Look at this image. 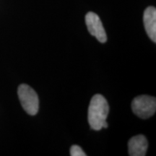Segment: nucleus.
<instances>
[{
	"label": "nucleus",
	"instance_id": "1",
	"mask_svg": "<svg viewBox=\"0 0 156 156\" xmlns=\"http://www.w3.org/2000/svg\"><path fill=\"white\" fill-rule=\"evenodd\" d=\"M109 112V106L102 95L96 94L92 98L88 108V122L93 130H101L108 127L106 119Z\"/></svg>",
	"mask_w": 156,
	"mask_h": 156
},
{
	"label": "nucleus",
	"instance_id": "2",
	"mask_svg": "<svg viewBox=\"0 0 156 156\" xmlns=\"http://www.w3.org/2000/svg\"><path fill=\"white\" fill-rule=\"evenodd\" d=\"M18 97L21 105L28 114L34 116L38 112V96L32 87L26 84H22L18 87Z\"/></svg>",
	"mask_w": 156,
	"mask_h": 156
},
{
	"label": "nucleus",
	"instance_id": "3",
	"mask_svg": "<svg viewBox=\"0 0 156 156\" xmlns=\"http://www.w3.org/2000/svg\"><path fill=\"white\" fill-rule=\"evenodd\" d=\"M132 109L140 118L143 119L150 118L156 111L155 98L145 95L136 97L132 103Z\"/></svg>",
	"mask_w": 156,
	"mask_h": 156
},
{
	"label": "nucleus",
	"instance_id": "4",
	"mask_svg": "<svg viewBox=\"0 0 156 156\" xmlns=\"http://www.w3.org/2000/svg\"><path fill=\"white\" fill-rule=\"evenodd\" d=\"M85 23L90 34L95 37L99 42H106V30L103 28L102 22L98 15L92 12L87 13L85 16Z\"/></svg>",
	"mask_w": 156,
	"mask_h": 156
},
{
	"label": "nucleus",
	"instance_id": "5",
	"mask_svg": "<svg viewBox=\"0 0 156 156\" xmlns=\"http://www.w3.org/2000/svg\"><path fill=\"white\" fill-rule=\"evenodd\" d=\"M148 142L144 135L134 136L128 142L129 155L131 156H144L147 151Z\"/></svg>",
	"mask_w": 156,
	"mask_h": 156
},
{
	"label": "nucleus",
	"instance_id": "6",
	"mask_svg": "<svg viewBox=\"0 0 156 156\" xmlns=\"http://www.w3.org/2000/svg\"><path fill=\"white\" fill-rule=\"evenodd\" d=\"M146 33L154 43L156 42V9L149 7L145 9L143 16Z\"/></svg>",
	"mask_w": 156,
	"mask_h": 156
},
{
	"label": "nucleus",
	"instance_id": "7",
	"mask_svg": "<svg viewBox=\"0 0 156 156\" xmlns=\"http://www.w3.org/2000/svg\"><path fill=\"white\" fill-rule=\"evenodd\" d=\"M70 155L71 156H86L82 148L78 145H73L70 149Z\"/></svg>",
	"mask_w": 156,
	"mask_h": 156
}]
</instances>
